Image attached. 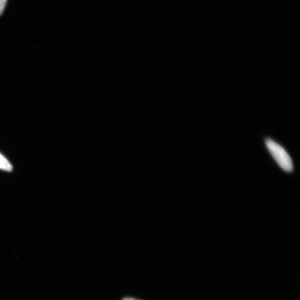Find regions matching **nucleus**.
<instances>
[{
  "instance_id": "nucleus-1",
  "label": "nucleus",
  "mask_w": 300,
  "mask_h": 300,
  "mask_svg": "<svg viewBox=\"0 0 300 300\" xmlns=\"http://www.w3.org/2000/svg\"><path fill=\"white\" fill-rule=\"evenodd\" d=\"M266 145L271 155L282 169L286 172L293 171V161L287 151L281 145L270 139H266Z\"/></svg>"
},
{
  "instance_id": "nucleus-2",
  "label": "nucleus",
  "mask_w": 300,
  "mask_h": 300,
  "mask_svg": "<svg viewBox=\"0 0 300 300\" xmlns=\"http://www.w3.org/2000/svg\"><path fill=\"white\" fill-rule=\"evenodd\" d=\"M0 169L6 171H11L12 169V166L10 162L1 153H0Z\"/></svg>"
},
{
  "instance_id": "nucleus-3",
  "label": "nucleus",
  "mask_w": 300,
  "mask_h": 300,
  "mask_svg": "<svg viewBox=\"0 0 300 300\" xmlns=\"http://www.w3.org/2000/svg\"><path fill=\"white\" fill-rule=\"evenodd\" d=\"M7 0H0V16H1L5 8Z\"/></svg>"
},
{
  "instance_id": "nucleus-4",
  "label": "nucleus",
  "mask_w": 300,
  "mask_h": 300,
  "mask_svg": "<svg viewBox=\"0 0 300 300\" xmlns=\"http://www.w3.org/2000/svg\"><path fill=\"white\" fill-rule=\"evenodd\" d=\"M122 300H141L134 298L126 297L122 299Z\"/></svg>"
}]
</instances>
